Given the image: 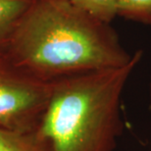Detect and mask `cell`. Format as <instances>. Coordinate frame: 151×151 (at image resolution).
<instances>
[{
  "mask_svg": "<svg viewBox=\"0 0 151 151\" xmlns=\"http://www.w3.org/2000/svg\"><path fill=\"white\" fill-rule=\"evenodd\" d=\"M52 81L20 75L0 64V127L20 132L37 129Z\"/></svg>",
  "mask_w": 151,
  "mask_h": 151,
  "instance_id": "cell-3",
  "label": "cell"
},
{
  "mask_svg": "<svg viewBox=\"0 0 151 151\" xmlns=\"http://www.w3.org/2000/svg\"><path fill=\"white\" fill-rule=\"evenodd\" d=\"M90 16L110 24L117 15L118 0H69Z\"/></svg>",
  "mask_w": 151,
  "mask_h": 151,
  "instance_id": "cell-5",
  "label": "cell"
},
{
  "mask_svg": "<svg viewBox=\"0 0 151 151\" xmlns=\"http://www.w3.org/2000/svg\"><path fill=\"white\" fill-rule=\"evenodd\" d=\"M117 15L151 25V0H118Z\"/></svg>",
  "mask_w": 151,
  "mask_h": 151,
  "instance_id": "cell-6",
  "label": "cell"
},
{
  "mask_svg": "<svg viewBox=\"0 0 151 151\" xmlns=\"http://www.w3.org/2000/svg\"><path fill=\"white\" fill-rule=\"evenodd\" d=\"M13 50L20 67L46 81L123 67L134 56L109 24L69 0H37L28 8L15 34Z\"/></svg>",
  "mask_w": 151,
  "mask_h": 151,
  "instance_id": "cell-1",
  "label": "cell"
},
{
  "mask_svg": "<svg viewBox=\"0 0 151 151\" xmlns=\"http://www.w3.org/2000/svg\"><path fill=\"white\" fill-rule=\"evenodd\" d=\"M142 57L129 64L86 72L52 81L48 104L37 129L47 151H114L123 134L121 98Z\"/></svg>",
  "mask_w": 151,
  "mask_h": 151,
  "instance_id": "cell-2",
  "label": "cell"
},
{
  "mask_svg": "<svg viewBox=\"0 0 151 151\" xmlns=\"http://www.w3.org/2000/svg\"><path fill=\"white\" fill-rule=\"evenodd\" d=\"M0 151H47L37 129L20 132L0 127Z\"/></svg>",
  "mask_w": 151,
  "mask_h": 151,
  "instance_id": "cell-4",
  "label": "cell"
},
{
  "mask_svg": "<svg viewBox=\"0 0 151 151\" xmlns=\"http://www.w3.org/2000/svg\"><path fill=\"white\" fill-rule=\"evenodd\" d=\"M27 10V0H0V38Z\"/></svg>",
  "mask_w": 151,
  "mask_h": 151,
  "instance_id": "cell-7",
  "label": "cell"
}]
</instances>
